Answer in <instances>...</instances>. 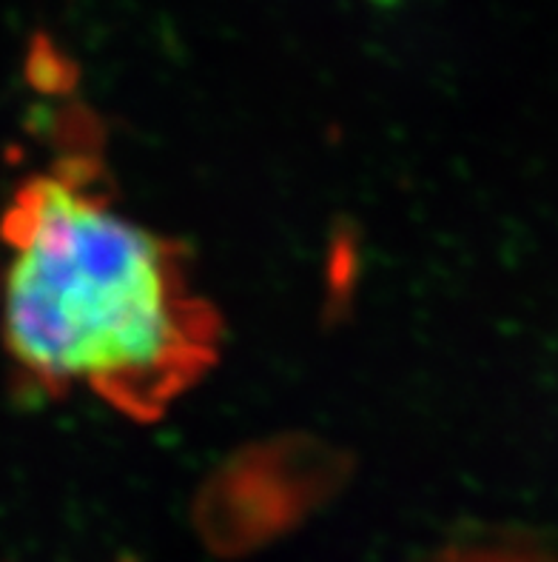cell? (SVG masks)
I'll use <instances>...</instances> for the list:
<instances>
[{
    "label": "cell",
    "mask_w": 558,
    "mask_h": 562,
    "mask_svg": "<svg viewBox=\"0 0 558 562\" xmlns=\"http://www.w3.org/2000/svg\"><path fill=\"white\" fill-rule=\"evenodd\" d=\"M0 232L7 349L32 383L157 420L212 369L219 321L183 249L117 212L89 164L29 178Z\"/></svg>",
    "instance_id": "1"
}]
</instances>
